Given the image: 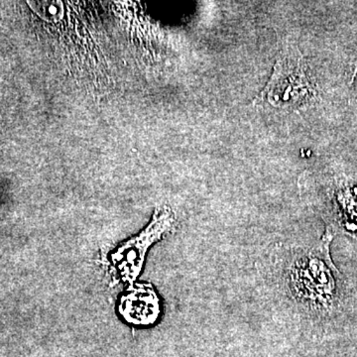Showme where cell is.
<instances>
[{"label":"cell","mask_w":357,"mask_h":357,"mask_svg":"<svg viewBox=\"0 0 357 357\" xmlns=\"http://www.w3.org/2000/svg\"><path fill=\"white\" fill-rule=\"evenodd\" d=\"M174 227L175 217L170 208L165 206L157 211L146 229L110 255L112 273L119 280L133 283L140 274L148 249L170 234Z\"/></svg>","instance_id":"cell-2"},{"label":"cell","mask_w":357,"mask_h":357,"mask_svg":"<svg viewBox=\"0 0 357 357\" xmlns=\"http://www.w3.org/2000/svg\"><path fill=\"white\" fill-rule=\"evenodd\" d=\"M333 236L328 227L318 243L289 251L280 263L282 285L303 311L330 312L337 302L340 272L333 264L330 249Z\"/></svg>","instance_id":"cell-1"},{"label":"cell","mask_w":357,"mask_h":357,"mask_svg":"<svg viewBox=\"0 0 357 357\" xmlns=\"http://www.w3.org/2000/svg\"><path fill=\"white\" fill-rule=\"evenodd\" d=\"M312 96V86L301 59L296 54L288 53L277 61L273 76L263 91V98L274 107L295 109H302Z\"/></svg>","instance_id":"cell-3"},{"label":"cell","mask_w":357,"mask_h":357,"mask_svg":"<svg viewBox=\"0 0 357 357\" xmlns=\"http://www.w3.org/2000/svg\"><path fill=\"white\" fill-rule=\"evenodd\" d=\"M123 299L121 311L136 325H149L158 318L160 301L151 286H139Z\"/></svg>","instance_id":"cell-4"}]
</instances>
